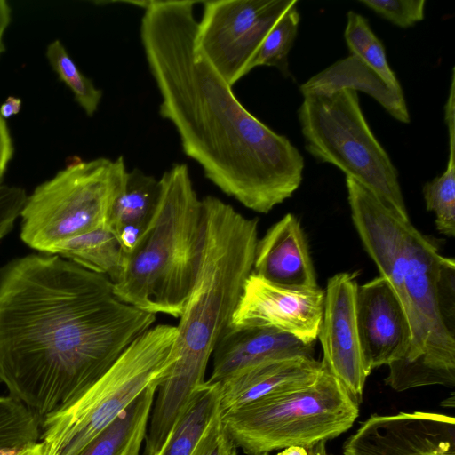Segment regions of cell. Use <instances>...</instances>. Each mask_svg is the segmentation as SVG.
Wrapping results in <instances>:
<instances>
[{"label": "cell", "mask_w": 455, "mask_h": 455, "mask_svg": "<svg viewBox=\"0 0 455 455\" xmlns=\"http://www.w3.org/2000/svg\"><path fill=\"white\" fill-rule=\"evenodd\" d=\"M303 97L298 118L307 151L319 162L337 166L409 218L398 172L369 127L357 92L344 88Z\"/></svg>", "instance_id": "cell-8"}, {"label": "cell", "mask_w": 455, "mask_h": 455, "mask_svg": "<svg viewBox=\"0 0 455 455\" xmlns=\"http://www.w3.org/2000/svg\"><path fill=\"white\" fill-rule=\"evenodd\" d=\"M351 218L360 240L391 285L409 323L404 355L387 365L397 392L455 386V262L410 221L347 177Z\"/></svg>", "instance_id": "cell-3"}, {"label": "cell", "mask_w": 455, "mask_h": 455, "mask_svg": "<svg viewBox=\"0 0 455 455\" xmlns=\"http://www.w3.org/2000/svg\"><path fill=\"white\" fill-rule=\"evenodd\" d=\"M141 3L140 40L160 116L212 183L244 207L269 212L300 186V152L250 113L196 51L195 1Z\"/></svg>", "instance_id": "cell-2"}, {"label": "cell", "mask_w": 455, "mask_h": 455, "mask_svg": "<svg viewBox=\"0 0 455 455\" xmlns=\"http://www.w3.org/2000/svg\"><path fill=\"white\" fill-rule=\"evenodd\" d=\"M294 0L280 19L272 27L259 48L251 68L269 66L278 68L285 76H290L288 53L296 39L300 15Z\"/></svg>", "instance_id": "cell-25"}, {"label": "cell", "mask_w": 455, "mask_h": 455, "mask_svg": "<svg viewBox=\"0 0 455 455\" xmlns=\"http://www.w3.org/2000/svg\"><path fill=\"white\" fill-rule=\"evenodd\" d=\"M202 204L199 267L176 326L173 363L156 394L146 455L157 454L193 395L205 383L209 360L252 273L259 220L244 217L212 196L204 197Z\"/></svg>", "instance_id": "cell-4"}, {"label": "cell", "mask_w": 455, "mask_h": 455, "mask_svg": "<svg viewBox=\"0 0 455 455\" xmlns=\"http://www.w3.org/2000/svg\"><path fill=\"white\" fill-rule=\"evenodd\" d=\"M220 415L208 427L192 455H229L235 447L224 430Z\"/></svg>", "instance_id": "cell-29"}, {"label": "cell", "mask_w": 455, "mask_h": 455, "mask_svg": "<svg viewBox=\"0 0 455 455\" xmlns=\"http://www.w3.org/2000/svg\"><path fill=\"white\" fill-rule=\"evenodd\" d=\"M252 273L285 288L318 287L307 243L295 215L287 213L258 240Z\"/></svg>", "instance_id": "cell-15"}, {"label": "cell", "mask_w": 455, "mask_h": 455, "mask_svg": "<svg viewBox=\"0 0 455 455\" xmlns=\"http://www.w3.org/2000/svg\"><path fill=\"white\" fill-rule=\"evenodd\" d=\"M176 334V326L153 325L76 399L43 418L39 441L50 455H77L145 389L160 385L173 363Z\"/></svg>", "instance_id": "cell-7"}, {"label": "cell", "mask_w": 455, "mask_h": 455, "mask_svg": "<svg viewBox=\"0 0 455 455\" xmlns=\"http://www.w3.org/2000/svg\"><path fill=\"white\" fill-rule=\"evenodd\" d=\"M46 59L61 82L74 95L75 100L88 116L97 111L103 92L78 68L60 40L52 41L46 47Z\"/></svg>", "instance_id": "cell-24"}, {"label": "cell", "mask_w": 455, "mask_h": 455, "mask_svg": "<svg viewBox=\"0 0 455 455\" xmlns=\"http://www.w3.org/2000/svg\"><path fill=\"white\" fill-rule=\"evenodd\" d=\"M12 11L9 3L0 0V58L5 51V35L12 22Z\"/></svg>", "instance_id": "cell-31"}, {"label": "cell", "mask_w": 455, "mask_h": 455, "mask_svg": "<svg viewBox=\"0 0 455 455\" xmlns=\"http://www.w3.org/2000/svg\"><path fill=\"white\" fill-rule=\"evenodd\" d=\"M323 371L321 362L307 356L273 360L245 369L216 382L220 386L221 412L311 383Z\"/></svg>", "instance_id": "cell-17"}, {"label": "cell", "mask_w": 455, "mask_h": 455, "mask_svg": "<svg viewBox=\"0 0 455 455\" xmlns=\"http://www.w3.org/2000/svg\"><path fill=\"white\" fill-rule=\"evenodd\" d=\"M14 147L5 120L0 116V187L13 156Z\"/></svg>", "instance_id": "cell-30"}, {"label": "cell", "mask_w": 455, "mask_h": 455, "mask_svg": "<svg viewBox=\"0 0 455 455\" xmlns=\"http://www.w3.org/2000/svg\"><path fill=\"white\" fill-rule=\"evenodd\" d=\"M363 91L376 100L394 118L408 124L410 115L403 90L389 87L383 79L362 60L350 55L302 84V95L330 93L339 89Z\"/></svg>", "instance_id": "cell-18"}, {"label": "cell", "mask_w": 455, "mask_h": 455, "mask_svg": "<svg viewBox=\"0 0 455 455\" xmlns=\"http://www.w3.org/2000/svg\"><path fill=\"white\" fill-rule=\"evenodd\" d=\"M40 438V419L12 396H0V451H20Z\"/></svg>", "instance_id": "cell-26"}, {"label": "cell", "mask_w": 455, "mask_h": 455, "mask_svg": "<svg viewBox=\"0 0 455 455\" xmlns=\"http://www.w3.org/2000/svg\"><path fill=\"white\" fill-rule=\"evenodd\" d=\"M344 455H455V419L428 411L372 414L343 444Z\"/></svg>", "instance_id": "cell-11"}, {"label": "cell", "mask_w": 455, "mask_h": 455, "mask_svg": "<svg viewBox=\"0 0 455 455\" xmlns=\"http://www.w3.org/2000/svg\"><path fill=\"white\" fill-rule=\"evenodd\" d=\"M127 172L122 156L68 164L27 196L20 238L50 254L59 243L106 225Z\"/></svg>", "instance_id": "cell-9"}, {"label": "cell", "mask_w": 455, "mask_h": 455, "mask_svg": "<svg viewBox=\"0 0 455 455\" xmlns=\"http://www.w3.org/2000/svg\"><path fill=\"white\" fill-rule=\"evenodd\" d=\"M292 0L204 2L195 35L201 53L231 87L251 70L263 40Z\"/></svg>", "instance_id": "cell-10"}, {"label": "cell", "mask_w": 455, "mask_h": 455, "mask_svg": "<svg viewBox=\"0 0 455 455\" xmlns=\"http://www.w3.org/2000/svg\"><path fill=\"white\" fill-rule=\"evenodd\" d=\"M156 320L55 254L0 269V384L40 421L101 377Z\"/></svg>", "instance_id": "cell-1"}, {"label": "cell", "mask_w": 455, "mask_h": 455, "mask_svg": "<svg viewBox=\"0 0 455 455\" xmlns=\"http://www.w3.org/2000/svg\"><path fill=\"white\" fill-rule=\"evenodd\" d=\"M314 345L267 328L228 327L213 353L209 383L220 382L254 365L288 357H313Z\"/></svg>", "instance_id": "cell-16"}, {"label": "cell", "mask_w": 455, "mask_h": 455, "mask_svg": "<svg viewBox=\"0 0 455 455\" xmlns=\"http://www.w3.org/2000/svg\"><path fill=\"white\" fill-rule=\"evenodd\" d=\"M22 108V100L15 96H8L0 106V116L4 119L18 115Z\"/></svg>", "instance_id": "cell-32"}, {"label": "cell", "mask_w": 455, "mask_h": 455, "mask_svg": "<svg viewBox=\"0 0 455 455\" xmlns=\"http://www.w3.org/2000/svg\"><path fill=\"white\" fill-rule=\"evenodd\" d=\"M276 455H307V451L303 447L291 446L285 448L283 451Z\"/></svg>", "instance_id": "cell-35"}, {"label": "cell", "mask_w": 455, "mask_h": 455, "mask_svg": "<svg viewBox=\"0 0 455 455\" xmlns=\"http://www.w3.org/2000/svg\"><path fill=\"white\" fill-rule=\"evenodd\" d=\"M357 289L355 274L339 273L328 280L318 338L323 347V367L359 404L370 372L363 360L358 333Z\"/></svg>", "instance_id": "cell-13"}, {"label": "cell", "mask_w": 455, "mask_h": 455, "mask_svg": "<svg viewBox=\"0 0 455 455\" xmlns=\"http://www.w3.org/2000/svg\"><path fill=\"white\" fill-rule=\"evenodd\" d=\"M427 210L435 214L437 230L455 236V147H449L445 171L423 187Z\"/></svg>", "instance_id": "cell-27"}, {"label": "cell", "mask_w": 455, "mask_h": 455, "mask_svg": "<svg viewBox=\"0 0 455 455\" xmlns=\"http://www.w3.org/2000/svg\"><path fill=\"white\" fill-rule=\"evenodd\" d=\"M359 404L324 368L311 383L221 412L224 430L246 455L299 446L308 449L347 431Z\"/></svg>", "instance_id": "cell-6"}, {"label": "cell", "mask_w": 455, "mask_h": 455, "mask_svg": "<svg viewBox=\"0 0 455 455\" xmlns=\"http://www.w3.org/2000/svg\"><path fill=\"white\" fill-rule=\"evenodd\" d=\"M221 413L218 383L196 390L156 455H192L204 432Z\"/></svg>", "instance_id": "cell-21"}, {"label": "cell", "mask_w": 455, "mask_h": 455, "mask_svg": "<svg viewBox=\"0 0 455 455\" xmlns=\"http://www.w3.org/2000/svg\"><path fill=\"white\" fill-rule=\"evenodd\" d=\"M158 387L145 389L77 455H139Z\"/></svg>", "instance_id": "cell-19"}, {"label": "cell", "mask_w": 455, "mask_h": 455, "mask_svg": "<svg viewBox=\"0 0 455 455\" xmlns=\"http://www.w3.org/2000/svg\"><path fill=\"white\" fill-rule=\"evenodd\" d=\"M307 455H329L326 451V442L322 441L315 445L307 449Z\"/></svg>", "instance_id": "cell-34"}, {"label": "cell", "mask_w": 455, "mask_h": 455, "mask_svg": "<svg viewBox=\"0 0 455 455\" xmlns=\"http://www.w3.org/2000/svg\"><path fill=\"white\" fill-rule=\"evenodd\" d=\"M261 455H268L267 453H265V454H261Z\"/></svg>", "instance_id": "cell-38"}, {"label": "cell", "mask_w": 455, "mask_h": 455, "mask_svg": "<svg viewBox=\"0 0 455 455\" xmlns=\"http://www.w3.org/2000/svg\"><path fill=\"white\" fill-rule=\"evenodd\" d=\"M50 254L105 275L113 283L119 278L124 263L122 248L107 224L59 243Z\"/></svg>", "instance_id": "cell-20"}, {"label": "cell", "mask_w": 455, "mask_h": 455, "mask_svg": "<svg viewBox=\"0 0 455 455\" xmlns=\"http://www.w3.org/2000/svg\"><path fill=\"white\" fill-rule=\"evenodd\" d=\"M19 451L1 450L0 455H14Z\"/></svg>", "instance_id": "cell-36"}, {"label": "cell", "mask_w": 455, "mask_h": 455, "mask_svg": "<svg viewBox=\"0 0 455 455\" xmlns=\"http://www.w3.org/2000/svg\"><path fill=\"white\" fill-rule=\"evenodd\" d=\"M14 455H50V453L45 443L40 441L20 450Z\"/></svg>", "instance_id": "cell-33"}, {"label": "cell", "mask_w": 455, "mask_h": 455, "mask_svg": "<svg viewBox=\"0 0 455 455\" xmlns=\"http://www.w3.org/2000/svg\"><path fill=\"white\" fill-rule=\"evenodd\" d=\"M160 191L159 180L137 168L128 172L111 206L108 227L113 233L124 227L146 229L157 206Z\"/></svg>", "instance_id": "cell-22"}, {"label": "cell", "mask_w": 455, "mask_h": 455, "mask_svg": "<svg viewBox=\"0 0 455 455\" xmlns=\"http://www.w3.org/2000/svg\"><path fill=\"white\" fill-rule=\"evenodd\" d=\"M159 182L156 211L138 244L124 257L113 291L144 312L180 318L199 267L203 204L187 164H173Z\"/></svg>", "instance_id": "cell-5"}, {"label": "cell", "mask_w": 455, "mask_h": 455, "mask_svg": "<svg viewBox=\"0 0 455 455\" xmlns=\"http://www.w3.org/2000/svg\"><path fill=\"white\" fill-rule=\"evenodd\" d=\"M324 291L290 289L251 273L231 319L233 328H267L313 345L323 319Z\"/></svg>", "instance_id": "cell-12"}, {"label": "cell", "mask_w": 455, "mask_h": 455, "mask_svg": "<svg viewBox=\"0 0 455 455\" xmlns=\"http://www.w3.org/2000/svg\"><path fill=\"white\" fill-rule=\"evenodd\" d=\"M356 320L370 373L404 355L411 340L409 323L397 296L384 277L379 275L358 286Z\"/></svg>", "instance_id": "cell-14"}, {"label": "cell", "mask_w": 455, "mask_h": 455, "mask_svg": "<svg viewBox=\"0 0 455 455\" xmlns=\"http://www.w3.org/2000/svg\"><path fill=\"white\" fill-rule=\"evenodd\" d=\"M347 18L344 37L351 55L377 73L389 87L401 91L400 83L388 65L385 48L368 20L353 11L347 13Z\"/></svg>", "instance_id": "cell-23"}, {"label": "cell", "mask_w": 455, "mask_h": 455, "mask_svg": "<svg viewBox=\"0 0 455 455\" xmlns=\"http://www.w3.org/2000/svg\"><path fill=\"white\" fill-rule=\"evenodd\" d=\"M229 455H238V454H237V449L235 447V448L231 451V452H230V454H229Z\"/></svg>", "instance_id": "cell-37"}, {"label": "cell", "mask_w": 455, "mask_h": 455, "mask_svg": "<svg viewBox=\"0 0 455 455\" xmlns=\"http://www.w3.org/2000/svg\"><path fill=\"white\" fill-rule=\"evenodd\" d=\"M361 4L393 24L406 28L424 18V0H362Z\"/></svg>", "instance_id": "cell-28"}]
</instances>
